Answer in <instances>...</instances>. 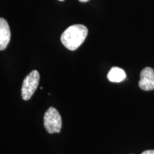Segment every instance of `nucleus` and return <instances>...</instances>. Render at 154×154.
I'll return each instance as SVG.
<instances>
[{
    "label": "nucleus",
    "instance_id": "1",
    "mask_svg": "<svg viewBox=\"0 0 154 154\" xmlns=\"http://www.w3.org/2000/svg\"><path fill=\"white\" fill-rule=\"evenodd\" d=\"M88 34V29L83 24L70 26L61 36V43L66 49L75 51L85 41Z\"/></svg>",
    "mask_w": 154,
    "mask_h": 154
},
{
    "label": "nucleus",
    "instance_id": "2",
    "mask_svg": "<svg viewBox=\"0 0 154 154\" xmlns=\"http://www.w3.org/2000/svg\"><path fill=\"white\" fill-rule=\"evenodd\" d=\"M44 126L49 134H54L61 131L62 120L60 113L54 107H49L44 113Z\"/></svg>",
    "mask_w": 154,
    "mask_h": 154
},
{
    "label": "nucleus",
    "instance_id": "3",
    "mask_svg": "<svg viewBox=\"0 0 154 154\" xmlns=\"http://www.w3.org/2000/svg\"><path fill=\"white\" fill-rule=\"evenodd\" d=\"M39 79V73L36 70H33L25 77L22 86V97L24 101L29 100L34 95L38 86Z\"/></svg>",
    "mask_w": 154,
    "mask_h": 154
},
{
    "label": "nucleus",
    "instance_id": "4",
    "mask_svg": "<svg viewBox=\"0 0 154 154\" xmlns=\"http://www.w3.org/2000/svg\"><path fill=\"white\" fill-rule=\"evenodd\" d=\"M138 86L143 91L154 90V70L151 67H146L140 72Z\"/></svg>",
    "mask_w": 154,
    "mask_h": 154
},
{
    "label": "nucleus",
    "instance_id": "5",
    "mask_svg": "<svg viewBox=\"0 0 154 154\" xmlns=\"http://www.w3.org/2000/svg\"><path fill=\"white\" fill-rule=\"evenodd\" d=\"M10 28L6 19L0 18V51H3L7 48L10 42Z\"/></svg>",
    "mask_w": 154,
    "mask_h": 154
},
{
    "label": "nucleus",
    "instance_id": "6",
    "mask_svg": "<svg viewBox=\"0 0 154 154\" xmlns=\"http://www.w3.org/2000/svg\"><path fill=\"white\" fill-rule=\"evenodd\" d=\"M108 79L111 82L119 83L123 82L126 78V72L119 67H113L107 75Z\"/></svg>",
    "mask_w": 154,
    "mask_h": 154
},
{
    "label": "nucleus",
    "instance_id": "7",
    "mask_svg": "<svg viewBox=\"0 0 154 154\" xmlns=\"http://www.w3.org/2000/svg\"><path fill=\"white\" fill-rule=\"evenodd\" d=\"M141 154H154V150H147L143 151Z\"/></svg>",
    "mask_w": 154,
    "mask_h": 154
},
{
    "label": "nucleus",
    "instance_id": "8",
    "mask_svg": "<svg viewBox=\"0 0 154 154\" xmlns=\"http://www.w3.org/2000/svg\"><path fill=\"white\" fill-rule=\"evenodd\" d=\"M79 1L81 2H87L89 1V0H79Z\"/></svg>",
    "mask_w": 154,
    "mask_h": 154
},
{
    "label": "nucleus",
    "instance_id": "9",
    "mask_svg": "<svg viewBox=\"0 0 154 154\" xmlns=\"http://www.w3.org/2000/svg\"><path fill=\"white\" fill-rule=\"evenodd\" d=\"M59 1H61V2H62V1H64V0H59Z\"/></svg>",
    "mask_w": 154,
    "mask_h": 154
}]
</instances>
